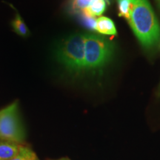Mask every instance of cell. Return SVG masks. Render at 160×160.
<instances>
[{
  "label": "cell",
  "instance_id": "cell-1",
  "mask_svg": "<svg viewBox=\"0 0 160 160\" xmlns=\"http://www.w3.org/2000/svg\"><path fill=\"white\" fill-rule=\"evenodd\" d=\"M128 22L138 39L146 48H151L159 42L160 27L148 0H133Z\"/></svg>",
  "mask_w": 160,
  "mask_h": 160
},
{
  "label": "cell",
  "instance_id": "cell-2",
  "mask_svg": "<svg viewBox=\"0 0 160 160\" xmlns=\"http://www.w3.org/2000/svg\"><path fill=\"white\" fill-rule=\"evenodd\" d=\"M55 58L72 75H79L85 68L84 34L74 33L60 42L55 50Z\"/></svg>",
  "mask_w": 160,
  "mask_h": 160
},
{
  "label": "cell",
  "instance_id": "cell-3",
  "mask_svg": "<svg viewBox=\"0 0 160 160\" xmlns=\"http://www.w3.org/2000/svg\"><path fill=\"white\" fill-rule=\"evenodd\" d=\"M85 71L100 70L111 59L112 45L105 38L97 34H84Z\"/></svg>",
  "mask_w": 160,
  "mask_h": 160
},
{
  "label": "cell",
  "instance_id": "cell-4",
  "mask_svg": "<svg viewBox=\"0 0 160 160\" xmlns=\"http://www.w3.org/2000/svg\"><path fill=\"white\" fill-rule=\"evenodd\" d=\"M0 140L26 143V133L19 114L18 101L0 110Z\"/></svg>",
  "mask_w": 160,
  "mask_h": 160
},
{
  "label": "cell",
  "instance_id": "cell-5",
  "mask_svg": "<svg viewBox=\"0 0 160 160\" xmlns=\"http://www.w3.org/2000/svg\"><path fill=\"white\" fill-rule=\"evenodd\" d=\"M27 145L0 140V160H9L17 157Z\"/></svg>",
  "mask_w": 160,
  "mask_h": 160
},
{
  "label": "cell",
  "instance_id": "cell-6",
  "mask_svg": "<svg viewBox=\"0 0 160 160\" xmlns=\"http://www.w3.org/2000/svg\"><path fill=\"white\" fill-rule=\"evenodd\" d=\"M109 3L108 0H93L88 8L82 12V17L93 18L100 17L105 12L107 4Z\"/></svg>",
  "mask_w": 160,
  "mask_h": 160
},
{
  "label": "cell",
  "instance_id": "cell-7",
  "mask_svg": "<svg viewBox=\"0 0 160 160\" xmlns=\"http://www.w3.org/2000/svg\"><path fill=\"white\" fill-rule=\"evenodd\" d=\"M94 31L105 35L113 36L117 34V30L113 22L111 19L105 17H99L97 18Z\"/></svg>",
  "mask_w": 160,
  "mask_h": 160
},
{
  "label": "cell",
  "instance_id": "cell-8",
  "mask_svg": "<svg viewBox=\"0 0 160 160\" xmlns=\"http://www.w3.org/2000/svg\"><path fill=\"white\" fill-rule=\"evenodd\" d=\"M11 26L13 31L19 36L25 37L29 35L30 31L28 28L27 25H25V22L23 21L22 19L18 13L16 14L14 19L12 20Z\"/></svg>",
  "mask_w": 160,
  "mask_h": 160
},
{
  "label": "cell",
  "instance_id": "cell-9",
  "mask_svg": "<svg viewBox=\"0 0 160 160\" xmlns=\"http://www.w3.org/2000/svg\"><path fill=\"white\" fill-rule=\"evenodd\" d=\"M133 2V0H117L119 16L125 18L127 21L129 19L131 15Z\"/></svg>",
  "mask_w": 160,
  "mask_h": 160
},
{
  "label": "cell",
  "instance_id": "cell-10",
  "mask_svg": "<svg viewBox=\"0 0 160 160\" xmlns=\"http://www.w3.org/2000/svg\"><path fill=\"white\" fill-rule=\"evenodd\" d=\"M9 160H40L37 153L29 145H27L19 155Z\"/></svg>",
  "mask_w": 160,
  "mask_h": 160
},
{
  "label": "cell",
  "instance_id": "cell-11",
  "mask_svg": "<svg viewBox=\"0 0 160 160\" xmlns=\"http://www.w3.org/2000/svg\"><path fill=\"white\" fill-rule=\"evenodd\" d=\"M93 0H71V9L75 13H81L89 6Z\"/></svg>",
  "mask_w": 160,
  "mask_h": 160
},
{
  "label": "cell",
  "instance_id": "cell-12",
  "mask_svg": "<svg viewBox=\"0 0 160 160\" xmlns=\"http://www.w3.org/2000/svg\"><path fill=\"white\" fill-rule=\"evenodd\" d=\"M51 160H71V159H69L68 157H62L59 158V159H51Z\"/></svg>",
  "mask_w": 160,
  "mask_h": 160
},
{
  "label": "cell",
  "instance_id": "cell-13",
  "mask_svg": "<svg viewBox=\"0 0 160 160\" xmlns=\"http://www.w3.org/2000/svg\"><path fill=\"white\" fill-rule=\"evenodd\" d=\"M157 2H159V3H160V0H157Z\"/></svg>",
  "mask_w": 160,
  "mask_h": 160
},
{
  "label": "cell",
  "instance_id": "cell-14",
  "mask_svg": "<svg viewBox=\"0 0 160 160\" xmlns=\"http://www.w3.org/2000/svg\"><path fill=\"white\" fill-rule=\"evenodd\" d=\"M159 8H160V3H159Z\"/></svg>",
  "mask_w": 160,
  "mask_h": 160
}]
</instances>
